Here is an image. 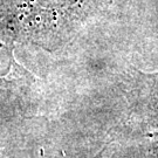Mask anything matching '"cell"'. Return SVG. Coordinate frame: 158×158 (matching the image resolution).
I'll list each match as a JSON object with an SVG mask.
<instances>
[{
	"instance_id": "1",
	"label": "cell",
	"mask_w": 158,
	"mask_h": 158,
	"mask_svg": "<svg viewBox=\"0 0 158 158\" xmlns=\"http://www.w3.org/2000/svg\"><path fill=\"white\" fill-rule=\"evenodd\" d=\"M134 88L137 107L149 123L158 127V73H142Z\"/></svg>"
},
{
	"instance_id": "2",
	"label": "cell",
	"mask_w": 158,
	"mask_h": 158,
	"mask_svg": "<svg viewBox=\"0 0 158 158\" xmlns=\"http://www.w3.org/2000/svg\"><path fill=\"white\" fill-rule=\"evenodd\" d=\"M11 28L4 23H0V77L7 75L13 64L12 56Z\"/></svg>"
}]
</instances>
